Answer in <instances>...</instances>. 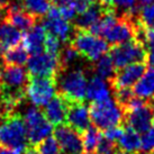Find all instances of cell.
Returning a JSON list of instances; mask_svg holds the SVG:
<instances>
[{
  "label": "cell",
  "instance_id": "277c9868",
  "mask_svg": "<svg viewBox=\"0 0 154 154\" xmlns=\"http://www.w3.org/2000/svg\"><path fill=\"white\" fill-rule=\"evenodd\" d=\"M70 44L78 53L90 62H94L108 52L109 45L103 38L98 35L90 33L89 30L77 29L74 30Z\"/></svg>",
  "mask_w": 154,
  "mask_h": 154
},
{
  "label": "cell",
  "instance_id": "6da1fadb",
  "mask_svg": "<svg viewBox=\"0 0 154 154\" xmlns=\"http://www.w3.org/2000/svg\"><path fill=\"white\" fill-rule=\"evenodd\" d=\"M54 80L59 94L69 103L83 101L86 99L88 80L81 68L61 69Z\"/></svg>",
  "mask_w": 154,
  "mask_h": 154
},
{
  "label": "cell",
  "instance_id": "f1b7e54d",
  "mask_svg": "<svg viewBox=\"0 0 154 154\" xmlns=\"http://www.w3.org/2000/svg\"><path fill=\"white\" fill-rule=\"evenodd\" d=\"M35 146H37L36 149L39 152V154H63L57 140L51 135L42 140Z\"/></svg>",
  "mask_w": 154,
  "mask_h": 154
},
{
  "label": "cell",
  "instance_id": "5b68a950",
  "mask_svg": "<svg viewBox=\"0 0 154 154\" xmlns=\"http://www.w3.org/2000/svg\"><path fill=\"white\" fill-rule=\"evenodd\" d=\"M125 120L127 126L137 133L146 132L153 125V110L150 101L133 97L129 103L124 107Z\"/></svg>",
  "mask_w": 154,
  "mask_h": 154
},
{
  "label": "cell",
  "instance_id": "d6986e66",
  "mask_svg": "<svg viewBox=\"0 0 154 154\" xmlns=\"http://www.w3.org/2000/svg\"><path fill=\"white\" fill-rule=\"evenodd\" d=\"M6 20L15 26L17 29L26 32L36 24L37 18L34 15L27 13L24 8H8Z\"/></svg>",
  "mask_w": 154,
  "mask_h": 154
},
{
  "label": "cell",
  "instance_id": "ba28073f",
  "mask_svg": "<svg viewBox=\"0 0 154 154\" xmlns=\"http://www.w3.org/2000/svg\"><path fill=\"white\" fill-rule=\"evenodd\" d=\"M27 70L32 77L55 79L56 74L61 70L59 55L47 51L32 54L27 61Z\"/></svg>",
  "mask_w": 154,
  "mask_h": 154
},
{
  "label": "cell",
  "instance_id": "4fadbf2b",
  "mask_svg": "<svg viewBox=\"0 0 154 154\" xmlns=\"http://www.w3.org/2000/svg\"><path fill=\"white\" fill-rule=\"evenodd\" d=\"M66 122L69 126L75 129L80 134L85 132L91 124L89 108L83 101H75L70 103L68 108Z\"/></svg>",
  "mask_w": 154,
  "mask_h": 154
},
{
  "label": "cell",
  "instance_id": "836d02e7",
  "mask_svg": "<svg viewBox=\"0 0 154 154\" xmlns=\"http://www.w3.org/2000/svg\"><path fill=\"white\" fill-rule=\"evenodd\" d=\"M22 151L15 150L11 147H7V146L0 145V154H20Z\"/></svg>",
  "mask_w": 154,
  "mask_h": 154
},
{
  "label": "cell",
  "instance_id": "d590c367",
  "mask_svg": "<svg viewBox=\"0 0 154 154\" xmlns=\"http://www.w3.org/2000/svg\"><path fill=\"white\" fill-rule=\"evenodd\" d=\"M6 15H7V9L0 6V22L6 19Z\"/></svg>",
  "mask_w": 154,
  "mask_h": 154
},
{
  "label": "cell",
  "instance_id": "8fae6325",
  "mask_svg": "<svg viewBox=\"0 0 154 154\" xmlns=\"http://www.w3.org/2000/svg\"><path fill=\"white\" fill-rule=\"evenodd\" d=\"M55 137L63 154H81L83 152L82 136L69 125L61 124L54 131Z\"/></svg>",
  "mask_w": 154,
  "mask_h": 154
},
{
  "label": "cell",
  "instance_id": "9a60e30c",
  "mask_svg": "<svg viewBox=\"0 0 154 154\" xmlns=\"http://www.w3.org/2000/svg\"><path fill=\"white\" fill-rule=\"evenodd\" d=\"M69 101L61 94H57L44 106V115L52 125H61L66 122Z\"/></svg>",
  "mask_w": 154,
  "mask_h": 154
},
{
  "label": "cell",
  "instance_id": "f6af8a7d",
  "mask_svg": "<svg viewBox=\"0 0 154 154\" xmlns=\"http://www.w3.org/2000/svg\"><path fill=\"white\" fill-rule=\"evenodd\" d=\"M151 154H154V151H153V152H152V153H151Z\"/></svg>",
  "mask_w": 154,
  "mask_h": 154
},
{
  "label": "cell",
  "instance_id": "7402d4cb",
  "mask_svg": "<svg viewBox=\"0 0 154 154\" xmlns=\"http://www.w3.org/2000/svg\"><path fill=\"white\" fill-rule=\"evenodd\" d=\"M1 61L5 65H24L28 61V51L23 45H15L2 52Z\"/></svg>",
  "mask_w": 154,
  "mask_h": 154
},
{
  "label": "cell",
  "instance_id": "ac0fdd59",
  "mask_svg": "<svg viewBox=\"0 0 154 154\" xmlns=\"http://www.w3.org/2000/svg\"><path fill=\"white\" fill-rule=\"evenodd\" d=\"M86 98L92 103L110 98V87L108 86L107 81L98 75H94L87 85Z\"/></svg>",
  "mask_w": 154,
  "mask_h": 154
},
{
  "label": "cell",
  "instance_id": "e575fe53",
  "mask_svg": "<svg viewBox=\"0 0 154 154\" xmlns=\"http://www.w3.org/2000/svg\"><path fill=\"white\" fill-rule=\"evenodd\" d=\"M23 154H39V152L37 151L36 146L30 145V146H26L25 149L23 150Z\"/></svg>",
  "mask_w": 154,
  "mask_h": 154
},
{
  "label": "cell",
  "instance_id": "ab89813d",
  "mask_svg": "<svg viewBox=\"0 0 154 154\" xmlns=\"http://www.w3.org/2000/svg\"><path fill=\"white\" fill-rule=\"evenodd\" d=\"M109 2H110V0H103V1H101V4H103L106 8H110V7H109Z\"/></svg>",
  "mask_w": 154,
  "mask_h": 154
},
{
  "label": "cell",
  "instance_id": "f546056e",
  "mask_svg": "<svg viewBox=\"0 0 154 154\" xmlns=\"http://www.w3.org/2000/svg\"><path fill=\"white\" fill-rule=\"evenodd\" d=\"M154 151V128L151 127L146 132L142 133L141 136V154H151Z\"/></svg>",
  "mask_w": 154,
  "mask_h": 154
},
{
  "label": "cell",
  "instance_id": "1f68e13d",
  "mask_svg": "<svg viewBox=\"0 0 154 154\" xmlns=\"http://www.w3.org/2000/svg\"><path fill=\"white\" fill-rule=\"evenodd\" d=\"M44 48L47 52H50V53L59 55L61 48H62V46H61V41L56 36L52 35L51 33H47L46 37H45V42H44Z\"/></svg>",
  "mask_w": 154,
  "mask_h": 154
},
{
  "label": "cell",
  "instance_id": "603a6c76",
  "mask_svg": "<svg viewBox=\"0 0 154 154\" xmlns=\"http://www.w3.org/2000/svg\"><path fill=\"white\" fill-rule=\"evenodd\" d=\"M94 71L96 75L103 78L105 80H109L110 81L111 78L115 75L116 73V66L114 62L111 60L110 55H105L100 56L98 60L94 61Z\"/></svg>",
  "mask_w": 154,
  "mask_h": 154
},
{
  "label": "cell",
  "instance_id": "484cf974",
  "mask_svg": "<svg viewBox=\"0 0 154 154\" xmlns=\"http://www.w3.org/2000/svg\"><path fill=\"white\" fill-rule=\"evenodd\" d=\"M101 133L96 126H89L88 128L82 133V144H83V150L88 153H94L98 143L101 138Z\"/></svg>",
  "mask_w": 154,
  "mask_h": 154
},
{
  "label": "cell",
  "instance_id": "7a4b0ae2",
  "mask_svg": "<svg viewBox=\"0 0 154 154\" xmlns=\"http://www.w3.org/2000/svg\"><path fill=\"white\" fill-rule=\"evenodd\" d=\"M91 123L97 128L105 129L123 124L125 120V110L117 100L108 98L103 101L92 103L89 108Z\"/></svg>",
  "mask_w": 154,
  "mask_h": 154
},
{
  "label": "cell",
  "instance_id": "83f0119b",
  "mask_svg": "<svg viewBox=\"0 0 154 154\" xmlns=\"http://www.w3.org/2000/svg\"><path fill=\"white\" fill-rule=\"evenodd\" d=\"M137 22L140 23L143 27L145 28H150V29H154V4L145 5L141 10L137 11L136 15Z\"/></svg>",
  "mask_w": 154,
  "mask_h": 154
},
{
  "label": "cell",
  "instance_id": "ee69618b",
  "mask_svg": "<svg viewBox=\"0 0 154 154\" xmlns=\"http://www.w3.org/2000/svg\"><path fill=\"white\" fill-rule=\"evenodd\" d=\"M87 154H94V153H88V152H87Z\"/></svg>",
  "mask_w": 154,
  "mask_h": 154
},
{
  "label": "cell",
  "instance_id": "b9f144b4",
  "mask_svg": "<svg viewBox=\"0 0 154 154\" xmlns=\"http://www.w3.org/2000/svg\"><path fill=\"white\" fill-rule=\"evenodd\" d=\"M88 2H101L103 0H86Z\"/></svg>",
  "mask_w": 154,
  "mask_h": 154
},
{
  "label": "cell",
  "instance_id": "d4e9b609",
  "mask_svg": "<svg viewBox=\"0 0 154 154\" xmlns=\"http://www.w3.org/2000/svg\"><path fill=\"white\" fill-rule=\"evenodd\" d=\"M109 7L117 15L123 16H133L137 15V0H110Z\"/></svg>",
  "mask_w": 154,
  "mask_h": 154
},
{
  "label": "cell",
  "instance_id": "4dcf8cb0",
  "mask_svg": "<svg viewBox=\"0 0 154 154\" xmlns=\"http://www.w3.org/2000/svg\"><path fill=\"white\" fill-rule=\"evenodd\" d=\"M118 150V145H116V142H112L106 137L101 136L96 149L97 154H116Z\"/></svg>",
  "mask_w": 154,
  "mask_h": 154
},
{
  "label": "cell",
  "instance_id": "8992f818",
  "mask_svg": "<svg viewBox=\"0 0 154 154\" xmlns=\"http://www.w3.org/2000/svg\"><path fill=\"white\" fill-rule=\"evenodd\" d=\"M27 141L30 145H36L39 142L50 136L53 132V125L48 122L44 112L37 106H30L26 109L24 117Z\"/></svg>",
  "mask_w": 154,
  "mask_h": 154
},
{
  "label": "cell",
  "instance_id": "7bdbcfd3",
  "mask_svg": "<svg viewBox=\"0 0 154 154\" xmlns=\"http://www.w3.org/2000/svg\"><path fill=\"white\" fill-rule=\"evenodd\" d=\"M116 154H135V153H128V152H120V153H118L117 152Z\"/></svg>",
  "mask_w": 154,
  "mask_h": 154
},
{
  "label": "cell",
  "instance_id": "3957f363",
  "mask_svg": "<svg viewBox=\"0 0 154 154\" xmlns=\"http://www.w3.org/2000/svg\"><path fill=\"white\" fill-rule=\"evenodd\" d=\"M27 143L25 124L17 112L0 118V145L23 151Z\"/></svg>",
  "mask_w": 154,
  "mask_h": 154
},
{
  "label": "cell",
  "instance_id": "9c48e42d",
  "mask_svg": "<svg viewBox=\"0 0 154 154\" xmlns=\"http://www.w3.org/2000/svg\"><path fill=\"white\" fill-rule=\"evenodd\" d=\"M56 92L55 80L52 78L30 77L26 88V98L34 106L44 107Z\"/></svg>",
  "mask_w": 154,
  "mask_h": 154
},
{
  "label": "cell",
  "instance_id": "4316f807",
  "mask_svg": "<svg viewBox=\"0 0 154 154\" xmlns=\"http://www.w3.org/2000/svg\"><path fill=\"white\" fill-rule=\"evenodd\" d=\"M80 54L71 44L65 45L63 48H61L59 53V60H60L61 69L72 68L74 65H77L80 59Z\"/></svg>",
  "mask_w": 154,
  "mask_h": 154
},
{
  "label": "cell",
  "instance_id": "7c38bea8",
  "mask_svg": "<svg viewBox=\"0 0 154 154\" xmlns=\"http://www.w3.org/2000/svg\"><path fill=\"white\" fill-rule=\"evenodd\" d=\"M146 70L145 62H136L118 69L115 75L111 78L110 87L112 90L122 89V88H131L142 77V74Z\"/></svg>",
  "mask_w": 154,
  "mask_h": 154
},
{
  "label": "cell",
  "instance_id": "60d3db41",
  "mask_svg": "<svg viewBox=\"0 0 154 154\" xmlns=\"http://www.w3.org/2000/svg\"><path fill=\"white\" fill-rule=\"evenodd\" d=\"M2 91V79H1V71H0V94Z\"/></svg>",
  "mask_w": 154,
  "mask_h": 154
},
{
  "label": "cell",
  "instance_id": "f35d334b",
  "mask_svg": "<svg viewBox=\"0 0 154 154\" xmlns=\"http://www.w3.org/2000/svg\"><path fill=\"white\" fill-rule=\"evenodd\" d=\"M140 4H143V5H147V4H151V2H153L154 0H137Z\"/></svg>",
  "mask_w": 154,
  "mask_h": 154
},
{
  "label": "cell",
  "instance_id": "52a82bcc",
  "mask_svg": "<svg viewBox=\"0 0 154 154\" xmlns=\"http://www.w3.org/2000/svg\"><path fill=\"white\" fill-rule=\"evenodd\" d=\"M109 55L116 69H120L136 62H145L146 50L140 41L132 39L126 43L114 45Z\"/></svg>",
  "mask_w": 154,
  "mask_h": 154
},
{
  "label": "cell",
  "instance_id": "2e32d148",
  "mask_svg": "<svg viewBox=\"0 0 154 154\" xmlns=\"http://www.w3.org/2000/svg\"><path fill=\"white\" fill-rule=\"evenodd\" d=\"M47 30L41 24H35L30 29L26 30L23 35L22 42L23 46L25 47L30 54L39 53L44 51V42L46 37Z\"/></svg>",
  "mask_w": 154,
  "mask_h": 154
},
{
  "label": "cell",
  "instance_id": "8d00e7d4",
  "mask_svg": "<svg viewBox=\"0 0 154 154\" xmlns=\"http://www.w3.org/2000/svg\"><path fill=\"white\" fill-rule=\"evenodd\" d=\"M53 4L55 5V6H61V5H64L66 4V2H69V1H71V0H51Z\"/></svg>",
  "mask_w": 154,
  "mask_h": 154
},
{
  "label": "cell",
  "instance_id": "cb8c5ba5",
  "mask_svg": "<svg viewBox=\"0 0 154 154\" xmlns=\"http://www.w3.org/2000/svg\"><path fill=\"white\" fill-rule=\"evenodd\" d=\"M23 8L36 18H43L51 8V0H22Z\"/></svg>",
  "mask_w": 154,
  "mask_h": 154
},
{
  "label": "cell",
  "instance_id": "e0dca14e",
  "mask_svg": "<svg viewBox=\"0 0 154 154\" xmlns=\"http://www.w3.org/2000/svg\"><path fill=\"white\" fill-rule=\"evenodd\" d=\"M133 94L145 101L154 99V66L144 71L142 77L133 86Z\"/></svg>",
  "mask_w": 154,
  "mask_h": 154
},
{
  "label": "cell",
  "instance_id": "44dd1931",
  "mask_svg": "<svg viewBox=\"0 0 154 154\" xmlns=\"http://www.w3.org/2000/svg\"><path fill=\"white\" fill-rule=\"evenodd\" d=\"M119 149L124 151V152H128V153H135L140 152L141 149V136L140 133L131 128L127 126L124 129V132L119 137V140L117 141Z\"/></svg>",
  "mask_w": 154,
  "mask_h": 154
},
{
  "label": "cell",
  "instance_id": "ffe728a7",
  "mask_svg": "<svg viewBox=\"0 0 154 154\" xmlns=\"http://www.w3.org/2000/svg\"><path fill=\"white\" fill-rule=\"evenodd\" d=\"M23 35L20 30L17 29L15 26H13L6 19L0 22V54L8 50L9 47H13L15 45L22 42Z\"/></svg>",
  "mask_w": 154,
  "mask_h": 154
},
{
  "label": "cell",
  "instance_id": "d6a6232c",
  "mask_svg": "<svg viewBox=\"0 0 154 154\" xmlns=\"http://www.w3.org/2000/svg\"><path fill=\"white\" fill-rule=\"evenodd\" d=\"M123 132H124V128H122L120 125H117V126H112V127L105 129L103 131V136L112 142H117L119 140V137L122 136Z\"/></svg>",
  "mask_w": 154,
  "mask_h": 154
},
{
  "label": "cell",
  "instance_id": "30bf717a",
  "mask_svg": "<svg viewBox=\"0 0 154 154\" xmlns=\"http://www.w3.org/2000/svg\"><path fill=\"white\" fill-rule=\"evenodd\" d=\"M43 26L47 33L56 36L63 43H69L73 35V27L69 23L68 19L62 17L59 7H51L47 14L44 16Z\"/></svg>",
  "mask_w": 154,
  "mask_h": 154
},
{
  "label": "cell",
  "instance_id": "74e56055",
  "mask_svg": "<svg viewBox=\"0 0 154 154\" xmlns=\"http://www.w3.org/2000/svg\"><path fill=\"white\" fill-rule=\"evenodd\" d=\"M13 1L14 0H0V6H1V7H5V8H7Z\"/></svg>",
  "mask_w": 154,
  "mask_h": 154
},
{
  "label": "cell",
  "instance_id": "5bb4252c",
  "mask_svg": "<svg viewBox=\"0 0 154 154\" xmlns=\"http://www.w3.org/2000/svg\"><path fill=\"white\" fill-rule=\"evenodd\" d=\"M110 8H106L101 2H90L82 13L74 18V26L77 29L89 30L100 20L103 13Z\"/></svg>",
  "mask_w": 154,
  "mask_h": 154
}]
</instances>
